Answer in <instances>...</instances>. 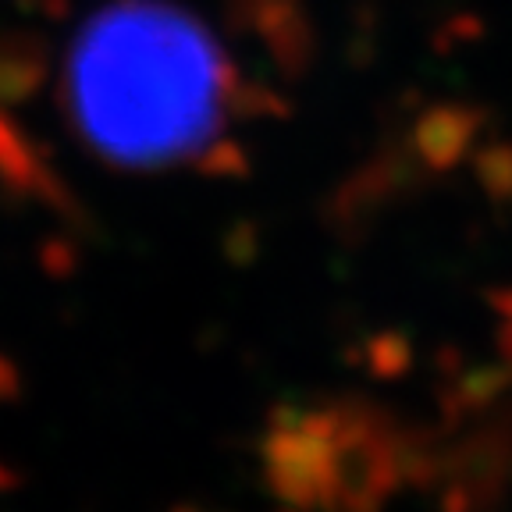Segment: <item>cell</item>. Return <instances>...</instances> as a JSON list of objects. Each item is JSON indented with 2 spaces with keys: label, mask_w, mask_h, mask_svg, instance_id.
Listing matches in <instances>:
<instances>
[{
  "label": "cell",
  "mask_w": 512,
  "mask_h": 512,
  "mask_svg": "<svg viewBox=\"0 0 512 512\" xmlns=\"http://www.w3.org/2000/svg\"><path fill=\"white\" fill-rule=\"evenodd\" d=\"M232 96L224 47L175 0H107L64 50V114L121 171L196 160L228 125Z\"/></svg>",
  "instance_id": "cell-1"
}]
</instances>
